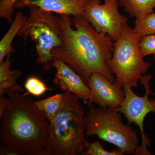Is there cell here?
Segmentation results:
<instances>
[{
  "mask_svg": "<svg viewBox=\"0 0 155 155\" xmlns=\"http://www.w3.org/2000/svg\"><path fill=\"white\" fill-rule=\"evenodd\" d=\"M61 44L53 50L54 59L69 65L87 84L89 77L98 73L114 83L109 67L114 42L110 35L96 30L82 16L60 15Z\"/></svg>",
  "mask_w": 155,
  "mask_h": 155,
  "instance_id": "1",
  "label": "cell"
},
{
  "mask_svg": "<svg viewBox=\"0 0 155 155\" xmlns=\"http://www.w3.org/2000/svg\"><path fill=\"white\" fill-rule=\"evenodd\" d=\"M21 92L7 93L8 103L0 117V141L20 155H46L49 121L32 98Z\"/></svg>",
  "mask_w": 155,
  "mask_h": 155,
  "instance_id": "2",
  "label": "cell"
},
{
  "mask_svg": "<svg viewBox=\"0 0 155 155\" xmlns=\"http://www.w3.org/2000/svg\"><path fill=\"white\" fill-rule=\"evenodd\" d=\"M60 110L50 122L46 155H75L84 153L88 141L86 115L75 94L65 92Z\"/></svg>",
  "mask_w": 155,
  "mask_h": 155,
  "instance_id": "3",
  "label": "cell"
},
{
  "mask_svg": "<svg viewBox=\"0 0 155 155\" xmlns=\"http://www.w3.org/2000/svg\"><path fill=\"white\" fill-rule=\"evenodd\" d=\"M141 38L127 24L114 41L109 67L115 76L114 82L122 87L128 85L136 87L143 74L147 72L151 64L143 59L140 47Z\"/></svg>",
  "mask_w": 155,
  "mask_h": 155,
  "instance_id": "4",
  "label": "cell"
},
{
  "mask_svg": "<svg viewBox=\"0 0 155 155\" xmlns=\"http://www.w3.org/2000/svg\"><path fill=\"white\" fill-rule=\"evenodd\" d=\"M29 16L18 35L34 42L38 64L46 71L54 67L53 50L61 44V29L59 17L52 12L29 6Z\"/></svg>",
  "mask_w": 155,
  "mask_h": 155,
  "instance_id": "5",
  "label": "cell"
},
{
  "mask_svg": "<svg viewBox=\"0 0 155 155\" xmlns=\"http://www.w3.org/2000/svg\"><path fill=\"white\" fill-rule=\"evenodd\" d=\"M86 114L87 137L96 135L114 144L125 153L134 154L139 147L137 133L122 122L121 113L116 109L95 108L92 104Z\"/></svg>",
  "mask_w": 155,
  "mask_h": 155,
  "instance_id": "6",
  "label": "cell"
},
{
  "mask_svg": "<svg viewBox=\"0 0 155 155\" xmlns=\"http://www.w3.org/2000/svg\"><path fill=\"white\" fill-rule=\"evenodd\" d=\"M151 78V75H143L140 80L145 90L143 96H139L135 94L131 87L123 86L125 98L122 104L116 109L124 114L129 124L133 123L137 125L141 132V144L133 155H152L148 150V147L151 145V141L148 137L145 134L143 126L147 115L150 113L155 114V94L150 89V81Z\"/></svg>",
  "mask_w": 155,
  "mask_h": 155,
  "instance_id": "7",
  "label": "cell"
},
{
  "mask_svg": "<svg viewBox=\"0 0 155 155\" xmlns=\"http://www.w3.org/2000/svg\"><path fill=\"white\" fill-rule=\"evenodd\" d=\"M118 0H89L82 16L98 32L108 35L115 41L123 27L127 25V17L119 13Z\"/></svg>",
  "mask_w": 155,
  "mask_h": 155,
  "instance_id": "8",
  "label": "cell"
},
{
  "mask_svg": "<svg viewBox=\"0 0 155 155\" xmlns=\"http://www.w3.org/2000/svg\"><path fill=\"white\" fill-rule=\"evenodd\" d=\"M87 85L90 90L89 106L93 103L100 107L117 109L122 104L125 93L122 87L112 83L98 73L92 74L89 78Z\"/></svg>",
  "mask_w": 155,
  "mask_h": 155,
  "instance_id": "9",
  "label": "cell"
},
{
  "mask_svg": "<svg viewBox=\"0 0 155 155\" xmlns=\"http://www.w3.org/2000/svg\"><path fill=\"white\" fill-rule=\"evenodd\" d=\"M54 67L56 70L54 85L61 90L69 92L80 99L87 102L91 91L80 75L69 65L59 59H55Z\"/></svg>",
  "mask_w": 155,
  "mask_h": 155,
  "instance_id": "10",
  "label": "cell"
},
{
  "mask_svg": "<svg viewBox=\"0 0 155 155\" xmlns=\"http://www.w3.org/2000/svg\"><path fill=\"white\" fill-rule=\"evenodd\" d=\"M89 0H21L16 8L34 6L45 11L72 17L82 16Z\"/></svg>",
  "mask_w": 155,
  "mask_h": 155,
  "instance_id": "11",
  "label": "cell"
},
{
  "mask_svg": "<svg viewBox=\"0 0 155 155\" xmlns=\"http://www.w3.org/2000/svg\"><path fill=\"white\" fill-rule=\"evenodd\" d=\"M27 18L28 17L25 16L22 12H19L16 14L8 30L0 41V63L3 62L7 56L15 52L12 43L14 38L18 35L23 27Z\"/></svg>",
  "mask_w": 155,
  "mask_h": 155,
  "instance_id": "12",
  "label": "cell"
},
{
  "mask_svg": "<svg viewBox=\"0 0 155 155\" xmlns=\"http://www.w3.org/2000/svg\"><path fill=\"white\" fill-rule=\"evenodd\" d=\"M11 56L8 55L5 61L0 63V97L3 96L12 90L22 91L17 81L22 75V72L19 70H11Z\"/></svg>",
  "mask_w": 155,
  "mask_h": 155,
  "instance_id": "13",
  "label": "cell"
},
{
  "mask_svg": "<svg viewBox=\"0 0 155 155\" xmlns=\"http://www.w3.org/2000/svg\"><path fill=\"white\" fill-rule=\"evenodd\" d=\"M120 6L131 17L140 19L153 11L155 0H118Z\"/></svg>",
  "mask_w": 155,
  "mask_h": 155,
  "instance_id": "14",
  "label": "cell"
},
{
  "mask_svg": "<svg viewBox=\"0 0 155 155\" xmlns=\"http://www.w3.org/2000/svg\"><path fill=\"white\" fill-rule=\"evenodd\" d=\"M63 101L64 94H58L35 103L38 107L45 113L50 122L60 110Z\"/></svg>",
  "mask_w": 155,
  "mask_h": 155,
  "instance_id": "15",
  "label": "cell"
},
{
  "mask_svg": "<svg viewBox=\"0 0 155 155\" xmlns=\"http://www.w3.org/2000/svg\"><path fill=\"white\" fill-rule=\"evenodd\" d=\"M134 30L141 38L155 35V13L153 11L143 18L136 19Z\"/></svg>",
  "mask_w": 155,
  "mask_h": 155,
  "instance_id": "16",
  "label": "cell"
},
{
  "mask_svg": "<svg viewBox=\"0 0 155 155\" xmlns=\"http://www.w3.org/2000/svg\"><path fill=\"white\" fill-rule=\"evenodd\" d=\"M25 87L27 90V94H30L36 96L41 95L47 91L51 90L47 87L41 80L35 76H31L26 79Z\"/></svg>",
  "mask_w": 155,
  "mask_h": 155,
  "instance_id": "17",
  "label": "cell"
},
{
  "mask_svg": "<svg viewBox=\"0 0 155 155\" xmlns=\"http://www.w3.org/2000/svg\"><path fill=\"white\" fill-rule=\"evenodd\" d=\"M86 155H123L125 153L117 148L116 149L109 151L104 149L101 145L100 141L87 143L86 148L84 152Z\"/></svg>",
  "mask_w": 155,
  "mask_h": 155,
  "instance_id": "18",
  "label": "cell"
},
{
  "mask_svg": "<svg viewBox=\"0 0 155 155\" xmlns=\"http://www.w3.org/2000/svg\"><path fill=\"white\" fill-rule=\"evenodd\" d=\"M17 2V0H0L1 18L11 23Z\"/></svg>",
  "mask_w": 155,
  "mask_h": 155,
  "instance_id": "19",
  "label": "cell"
},
{
  "mask_svg": "<svg viewBox=\"0 0 155 155\" xmlns=\"http://www.w3.org/2000/svg\"><path fill=\"white\" fill-rule=\"evenodd\" d=\"M140 47L143 57L153 54L155 61V35H148L141 38Z\"/></svg>",
  "mask_w": 155,
  "mask_h": 155,
  "instance_id": "20",
  "label": "cell"
},
{
  "mask_svg": "<svg viewBox=\"0 0 155 155\" xmlns=\"http://www.w3.org/2000/svg\"><path fill=\"white\" fill-rule=\"evenodd\" d=\"M0 155H20L19 153L13 148L2 144L0 148Z\"/></svg>",
  "mask_w": 155,
  "mask_h": 155,
  "instance_id": "21",
  "label": "cell"
},
{
  "mask_svg": "<svg viewBox=\"0 0 155 155\" xmlns=\"http://www.w3.org/2000/svg\"><path fill=\"white\" fill-rule=\"evenodd\" d=\"M8 103V97H5L3 96L0 97V117L2 116L5 110Z\"/></svg>",
  "mask_w": 155,
  "mask_h": 155,
  "instance_id": "22",
  "label": "cell"
}]
</instances>
